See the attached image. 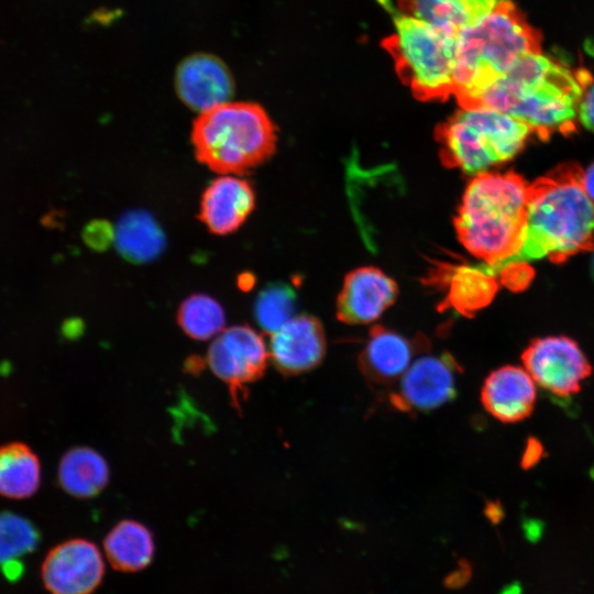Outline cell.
<instances>
[{
  "instance_id": "obj_5",
  "label": "cell",
  "mask_w": 594,
  "mask_h": 594,
  "mask_svg": "<svg viewBox=\"0 0 594 594\" xmlns=\"http://www.w3.org/2000/svg\"><path fill=\"white\" fill-rule=\"evenodd\" d=\"M190 140L198 162L216 173L241 176L272 156L277 135L262 106L229 101L199 113Z\"/></svg>"
},
{
  "instance_id": "obj_8",
  "label": "cell",
  "mask_w": 594,
  "mask_h": 594,
  "mask_svg": "<svg viewBox=\"0 0 594 594\" xmlns=\"http://www.w3.org/2000/svg\"><path fill=\"white\" fill-rule=\"evenodd\" d=\"M521 361L536 384L561 397L579 393L582 382L592 374L583 350L566 336L531 340L521 353Z\"/></svg>"
},
{
  "instance_id": "obj_31",
  "label": "cell",
  "mask_w": 594,
  "mask_h": 594,
  "mask_svg": "<svg viewBox=\"0 0 594 594\" xmlns=\"http://www.w3.org/2000/svg\"><path fill=\"white\" fill-rule=\"evenodd\" d=\"M464 2L479 18L490 12L502 0H461Z\"/></svg>"
},
{
  "instance_id": "obj_19",
  "label": "cell",
  "mask_w": 594,
  "mask_h": 594,
  "mask_svg": "<svg viewBox=\"0 0 594 594\" xmlns=\"http://www.w3.org/2000/svg\"><path fill=\"white\" fill-rule=\"evenodd\" d=\"M103 549L108 561L116 570L138 572L151 564L155 543L146 526L132 519H124L107 534Z\"/></svg>"
},
{
  "instance_id": "obj_24",
  "label": "cell",
  "mask_w": 594,
  "mask_h": 594,
  "mask_svg": "<svg viewBox=\"0 0 594 594\" xmlns=\"http://www.w3.org/2000/svg\"><path fill=\"white\" fill-rule=\"evenodd\" d=\"M400 13L457 35L480 19L461 0H399Z\"/></svg>"
},
{
  "instance_id": "obj_15",
  "label": "cell",
  "mask_w": 594,
  "mask_h": 594,
  "mask_svg": "<svg viewBox=\"0 0 594 594\" xmlns=\"http://www.w3.org/2000/svg\"><path fill=\"white\" fill-rule=\"evenodd\" d=\"M254 207L251 183L239 176L223 175L204 190L198 218L211 233L228 235L240 229Z\"/></svg>"
},
{
  "instance_id": "obj_6",
  "label": "cell",
  "mask_w": 594,
  "mask_h": 594,
  "mask_svg": "<svg viewBox=\"0 0 594 594\" xmlns=\"http://www.w3.org/2000/svg\"><path fill=\"white\" fill-rule=\"evenodd\" d=\"M534 131L519 119L485 106L461 107L440 124L436 138L448 167L477 175L512 160Z\"/></svg>"
},
{
  "instance_id": "obj_34",
  "label": "cell",
  "mask_w": 594,
  "mask_h": 594,
  "mask_svg": "<svg viewBox=\"0 0 594 594\" xmlns=\"http://www.w3.org/2000/svg\"><path fill=\"white\" fill-rule=\"evenodd\" d=\"M592 266H593V274H594V256H593V264H592Z\"/></svg>"
},
{
  "instance_id": "obj_23",
  "label": "cell",
  "mask_w": 594,
  "mask_h": 594,
  "mask_svg": "<svg viewBox=\"0 0 594 594\" xmlns=\"http://www.w3.org/2000/svg\"><path fill=\"white\" fill-rule=\"evenodd\" d=\"M41 534L28 518L12 513H0V569L9 581L21 579L22 559L38 546Z\"/></svg>"
},
{
  "instance_id": "obj_16",
  "label": "cell",
  "mask_w": 594,
  "mask_h": 594,
  "mask_svg": "<svg viewBox=\"0 0 594 594\" xmlns=\"http://www.w3.org/2000/svg\"><path fill=\"white\" fill-rule=\"evenodd\" d=\"M426 339L409 340L405 336L375 326L360 353L359 367L364 377L375 385H389L409 367L413 358L428 348Z\"/></svg>"
},
{
  "instance_id": "obj_32",
  "label": "cell",
  "mask_w": 594,
  "mask_h": 594,
  "mask_svg": "<svg viewBox=\"0 0 594 594\" xmlns=\"http://www.w3.org/2000/svg\"><path fill=\"white\" fill-rule=\"evenodd\" d=\"M582 186L594 202V163L582 173Z\"/></svg>"
},
{
  "instance_id": "obj_17",
  "label": "cell",
  "mask_w": 594,
  "mask_h": 594,
  "mask_svg": "<svg viewBox=\"0 0 594 594\" xmlns=\"http://www.w3.org/2000/svg\"><path fill=\"white\" fill-rule=\"evenodd\" d=\"M537 400L536 383L525 367L504 365L484 381L481 402L497 420L514 424L528 418Z\"/></svg>"
},
{
  "instance_id": "obj_11",
  "label": "cell",
  "mask_w": 594,
  "mask_h": 594,
  "mask_svg": "<svg viewBox=\"0 0 594 594\" xmlns=\"http://www.w3.org/2000/svg\"><path fill=\"white\" fill-rule=\"evenodd\" d=\"M106 566L99 548L75 538L53 547L41 566V578L51 594H91L101 584Z\"/></svg>"
},
{
  "instance_id": "obj_18",
  "label": "cell",
  "mask_w": 594,
  "mask_h": 594,
  "mask_svg": "<svg viewBox=\"0 0 594 594\" xmlns=\"http://www.w3.org/2000/svg\"><path fill=\"white\" fill-rule=\"evenodd\" d=\"M447 296L440 308L452 309L464 317H472L493 299L496 280L483 266L459 265L446 272Z\"/></svg>"
},
{
  "instance_id": "obj_10",
  "label": "cell",
  "mask_w": 594,
  "mask_h": 594,
  "mask_svg": "<svg viewBox=\"0 0 594 594\" xmlns=\"http://www.w3.org/2000/svg\"><path fill=\"white\" fill-rule=\"evenodd\" d=\"M462 369L449 352L417 359L402 375L399 386L389 400L403 413H428L457 396Z\"/></svg>"
},
{
  "instance_id": "obj_33",
  "label": "cell",
  "mask_w": 594,
  "mask_h": 594,
  "mask_svg": "<svg viewBox=\"0 0 594 594\" xmlns=\"http://www.w3.org/2000/svg\"><path fill=\"white\" fill-rule=\"evenodd\" d=\"M521 588L518 583H513L505 587L499 594H520Z\"/></svg>"
},
{
  "instance_id": "obj_13",
  "label": "cell",
  "mask_w": 594,
  "mask_h": 594,
  "mask_svg": "<svg viewBox=\"0 0 594 594\" xmlns=\"http://www.w3.org/2000/svg\"><path fill=\"white\" fill-rule=\"evenodd\" d=\"M398 295L396 282L383 271L364 266L350 272L337 301V317L349 324L375 321Z\"/></svg>"
},
{
  "instance_id": "obj_1",
  "label": "cell",
  "mask_w": 594,
  "mask_h": 594,
  "mask_svg": "<svg viewBox=\"0 0 594 594\" xmlns=\"http://www.w3.org/2000/svg\"><path fill=\"white\" fill-rule=\"evenodd\" d=\"M583 170L561 165L529 185L524 232L517 250L493 264L482 263L504 284L524 265L547 258L561 263L594 250V202L582 186Z\"/></svg>"
},
{
  "instance_id": "obj_21",
  "label": "cell",
  "mask_w": 594,
  "mask_h": 594,
  "mask_svg": "<svg viewBox=\"0 0 594 594\" xmlns=\"http://www.w3.org/2000/svg\"><path fill=\"white\" fill-rule=\"evenodd\" d=\"M58 483L78 498L98 495L109 481L106 460L94 449L77 447L68 450L58 464Z\"/></svg>"
},
{
  "instance_id": "obj_7",
  "label": "cell",
  "mask_w": 594,
  "mask_h": 594,
  "mask_svg": "<svg viewBox=\"0 0 594 594\" xmlns=\"http://www.w3.org/2000/svg\"><path fill=\"white\" fill-rule=\"evenodd\" d=\"M394 32L384 41L400 79L421 100L454 94L457 35L404 13L393 12Z\"/></svg>"
},
{
  "instance_id": "obj_2",
  "label": "cell",
  "mask_w": 594,
  "mask_h": 594,
  "mask_svg": "<svg viewBox=\"0 0 594 594\" xmlns=\"http://www.w3.org/2000/svg\"><path fill=\"white\" fill-rule=\"evenodd\" d=\"M590 84L586 70L572 69L536 51L486 87L472 106L510 114L547 139L575 129L579 105Z\"/></svg>"
},
{
  "instance_id": "obj_25",
  "label": "cell",
  "mask_w": 594,
  "mask_h": 594,
  "mask_svg": "<svg viewBox=\"0 0 594 594\" xmlns=\"http://www.w3.org/2000/svg\"><path fill=\"white\" fill-rule=\"evenodd\" d=\"M177 322L188 337L205 341L222 332L226 314L215 298L206 294H194L180 304Z\"/></svg>"
},
{
  "instance_id": "obj_22",
  "label": "cell",
  "mask_w": 594,
  "mask_h": 594,
  "mask_svg": "<svg viewBox=\"0 0 594 594\" xmlns=\"http://www.w3.org/2000/svg\"><path fill=\"white\" fill-rule=\"evenodd\" d=\"M41 483V464L33 450L23 442L0 446V495L24 499L34 495Z\"/></svg>"
},
{
  "instance_id": "obj_29",
  "label": "cell",
  "mask_w": 594,
  "mask_h": 594,
  "mask_svg": "<svg viewBox=\"0 0 594 594\" xmlns=\"http://www.w3.org/2000/svg\"><path fill=\"white\" fill-rule=\"evenodd\" d=\"M472 574L471 564L466 560H460L458 568L444 579L448 588H459L470 581Z\"/></svg>"
},
{
  "instance_id": "obj_30",
  "label": "cell",
  "mask_w": 594,
  "mask_h": 594,
  "mask_svg": "<svg viewBox=\"0 0 594 594\" xmlns=\"http://www.w3.org/2000/svg\"><path fill=\"white\" fill-rule=\"evenodd\" d=\"M542 451V446L537 439H529L522 454L521 466L528 469L535 465L540 460Z\"/></svg>"
},
{
  "instance_id": "obj_4",
  "label": "cell",
  "mask_w": 594,
  "mask_h": 594,
  "mask_svg": "<svg viewBox=\"0 0 594 594\" xmlns=\"http://www.w3.org/2000/svg\"><path fill=\"white\" fill-rule=\"evenodd\" d=\"M528 194L529 185L514 172L475 175L454 220L463 246L487 264L512 255L522 237Z\"/></svg>"
},
{
  "instance_id": "obj_26",
  "label": "cell",
  "mask_w": 594,
  "mask_h": 594,
  "mask_svg": "<svg viewBox=\"0 0 594 594\" xmlns=\"http://www.w3.org/2000/svg\"><path fill=\"white\" fill-rule=\"evenodd\" d=\"M296 292L285 283H273L263 288L253 305L257 324L272 334L289 321L296 310Z\"/></svg>"
},
{
  "instance_id": "obj_20",
  "label": "cell",
  "mask_w": 594,
  "mask_h": 594,
  "mask_svg": "<svg viewBox=\"0 0 594 594\" xmlns=\"http://www.w3.org/2000/svg\"><path fill=\"white\" fill-rule=\"evenodd\" d=\"M114 242L125 260L142 264L161 255L165 248V235L152 215L134 210L120 218L114 230Z\"/></svg>"
},
{
  "instance_id": "obj_3",
  "label": "cell",
  "mask_w": 594,
  "mask_h": 594,
  "mask_svg": "<svg viewBox=\"0 0 594 594\" xmlns=\"http://www.w3.org/2000/svg\"><path fill=\"white\" fill-rule=\"evenodd\" d=\"M541 36L509 0L462 29L455 37L454 96L472 106L481 92L526 54L541 51Z\"/></svg>"
},
{
  "instance_id": "obj_9",
  "label": "cell",
  "mask_w": 594,
  "mask_h": 594,
  "mask_svg": "<svg viewBox=\"0 0 594 594\" xmlns=\"http://www.w3.org/2000/svg\"><path fill=\"white\" fill-rule=\"evenodd\" d=\"M270 353L263 338L249 326H233L210 344L207 362L213 374L230 389L234 406L240 408L244 386L261 378Z\"/></svg>"
},
{
  "instance_id": "obj_12",
  "label": "cell",
  "mask_w": 594,
  "mask_h": 594,
  "mask_svg": "<svg viewBox=\"0 0 594 594\" xmlns=\"http://www.w3.org/2000/svg\"><path fill=\"white\" fill-rule=\"evenodd\" d=\"M174 86L182 102L199 113L231 101L235 89L230 68L209 53L184 58L176 68Z\"/></svg>"
},
{
  "instance_id": "obj_28",
  "label": "cell",
  "mask_w": 594,
  "mask_h": 594,
  "mask_svg": "<svg viewBox=\"0 0 594 594\" xmlns=\"http://www.w3.org/2000/svg\"><path fill=\"white\" fill-rule=\"evenodd\" d=\"M578 119L583 127L594 132V84H590L582 96Z\"/></svg>"
},
{
  "instance_id": "obj_14",
  "label": "cell",
  "mask_w": 594,
  "mask_h": 594,
  "mask_svg": "<svg viewBox=\"0 0 594 594\" xmlns=\"http://www.w3.org/2000/svg\"><path fill=\"white\" fill-rule=\"evenodd\" d=\"M270 358L284 375H298L318 366L326 353L320 321L308 315L293 317L272 333Z\"/></svg>"
},
{
  "instance_id": "obj_27",
  "label": "cell",
  "mask_w": 594,
  "mask_h": 594,
  "mask_svg": "<svg viewBox=\"0 0 594 594\" xmlns=\"http://www.w3.org/2000/svg\"><path fill=\"white\" fill-rule=\"evenodd\" d=\"M84 240L90 248L101 251L114 240V231L107 221H92L84 230Z\"/></svg>"
}]
</instances>
